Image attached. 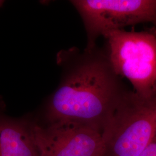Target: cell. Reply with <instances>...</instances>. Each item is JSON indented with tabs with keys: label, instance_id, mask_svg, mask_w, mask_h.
Returning a JSON list of instances; mask_svg holds the SVG:
<instances>
[{
	"label": "cell",
	"instance_id": "cell-1",
	"mask_svg": "<svg viewBox=\"0 0 156 156\" xmlns=\"http://www.w3.org/2000/svg\"><path fill=\"white\" fill-rule=\"evenodd\" d=\"M128 91L108 56L86 51L51 98L48 123L78 124L102 133Z\"/></svg>",
	"mask_w": 156,
	"mask_h": 156
},
{
	"label": "cell",
	"instance_id": "cell-2",
	"mask_svg": "<svg viewBox=\"0 0 156 156\" xmlns=\"http://www.w3.org/2000/svg\"><path fill=\"white\" fill-rule=\"evenodd\" d=\"M104 156H138L156 139V91L128 90L102 133Z\"/></svg>",
	"mask_w": 156,
	"mask_h": 156
},
{
	"label": "cell",
	"instance_id": "cell-3",
	"mask_svg": "<svg viewBox=\"0 0 156 156\" xmlns=\"http://www.w3.org/2000/svg\"><path fill=\"white\" fill-rule=\"evenodd\" d=\"M108 58L117 75L127 79L136 93L149 97L156 91V35L146 31H112Z\"/></svg>",
	"mask_w": 156,
	"mask_h": 156
},
{
	"label": "cell",
	"instance_id": "cell-4",
	"mask_svg": "<svg viewBox=\"0 0 156 156\" xmlns=\"http://www.w3.org/2000/svg\"><path fill=\"white\" fill-rule=\"evenodd\" d=\"M87 36L86 51L94 50L100 36L115 30L156 21V0H76Z\"/></svg>",
	"mask_w": 156,
	"mask_h": 156
},
{
	"label": "cell",
	"instance_id": "cell-5",
	"mask_svg": "<svg viewBox=\"0 0 156 156\" xmlns=\"http://www.w3.org/2000/svg\"><path fill=\"white\" fill-rule=\"evenodd\" d=\"M39 156H104L102 133L83 125L68 123H33Z\"/></svg>",
	"mask_w": 156,
	"mask_h": 156
},
{
	"label": "cell",
	"instance_id": "cell-6",
	"mask_svg": "<svg viewBox=\"0 0 156 156\" xmlns=\"http://www.w3.org/2000/svg\"><path fill=\"white\" fill-rule=\"evenodd\" d=\"M33 123L7 116L0 102V156H39Z\"/></svg>",
	"mask_w": 156,
	"mask_h": 156
},
{
	"label": "cell",
	"instance_id": "cell-7",
	"mask_svg": "<svg viewBox=\"0 0 156 156\" xmlns=\"http://www.w3.org/2000/svg\"><path fill=\"white\" fill-rule=\"evenodd\" d=\"M138 156H156V139L152 141Z\"/></svg>",
	"mask_w": 156,
	"mask_h": 156
},
{
	"label": "cell",
	"instance_id": "cell-8",
	"mask_svg": "<svg viewBox=\"0 0 156 156\" xmlns=\"http://www.w3.org/2000/svg\"><path fill=\"white\" fill-rule=\"evenodd\" d=\"M4 1H1V0H0V8L2 6L3 4H4Z\"/></svg>",
	"mask_w": 156,
	"mask_h": 156
},
{
	"label": "cell",
	"instance_id": "cell-9",
	"mask_svg": "<svg viewBox=\"0 0 156 156\" xmlns=\"http://www.w3.org/2000/svg\"><path fill=\"white\" fill-rule=\"evenodd\" d=\"M153 24H154V26H156V22H155L153 23Z\"/></svg>",
	"mask_w": 156,
	"mask_h": 156
},
{
	"label": "cell",
	"instance_id": "cell-10",
	"mask_svg": "<svg viewBox=\"0 0 156 156\" xmlns=\"http://www.w3.org/2000/svg\"></svg>",
	"mask_w": 156,
	"mask_h": 156
}]
</instances>
